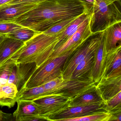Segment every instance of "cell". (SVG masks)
<instances>
[{
	"label": "cell",
	"instance_id": "cell-1",
	"mask_svg": "<svg viewBox=\"0 0 121 121\" xmlns=\"http://www.w3.org/2000/svg\"><path fill=\"white\" fill-rule=\"evenodd\" d=\"M86 13L80 0H47L15 18L13 22L39 32L70 17Z\"/></svg>",
	"mask_w": 121,
	"mask_h": 121
},
{
	"label": "cell",
	"instance_id": "cell-2",
	"mask_svg": "<svg viewBox=\"0 0 121 121\" xmlns=\"http://www.w3.org/2000/svg\"><path fill=\"white\" fill-rule=\"evenodd\" d=\"M58 35L38 33L11 56L17 63H35L40 66L51 56L58 42Z\"/></svg>",
	"mask_w": 121,
	"mask_h": 121
},
{
	"label": "cell",
	"instance_id": "cell-3",
	"mask_svg": "<svg viewBox=\"0 0 121 121\" xmlns=\"http://www.w3.org/2000/svg\"><path fill=\"white\" fill-rule=\"evenodd\" d=\"M87 13L92 14L91 29L93 34L104 31L109 27L121 22L118 5L120 0H80Z\"/></svg>",
	"mask_w": 121,
	"mask_h": 121
},
{
	"label": "cell",
	"instance_id": "cell-4",
	"mask_svg": "<svg viewBox=\"0 0 121 121\" xmlns=\"http://www.w3.org/2000/svg\"><path fill=\"white\" fill-rule=\"evenodd\" d=\"M75 50L69 51L61 56L48 59L36 68L23 87L31 88L42 85L61 76L65 61Z\"/></svg>",
	"mask_w": 121,
	"mask_h": 121
},
{
	"label": "cell",
	"instance_id": "cell-5",
	"mask_svg": "<svg viewBox=\"0 0 121 121\" xmlns=\"http://www.w3.org/2000/svg\"><path fill=\"white\" fill-rule=\"evenodd\" d=\"M88 78L64 80L62 76L52 80L50 87L54 92L73 99L95 85Z\"/></svg>",
	"mask_w": 121,
	"mask_h": 121
},
{
	"label": "cell",
	"instance_id": "cell-6",
	"mask_svg": "<svg viewBox=\"0 0 121 121\" xmlns=\"http://www.w3.org/2000/svg\"><path fill=\"white\" fill-rule=\"evenodd\" d=\"M101 32L95 34L91 36L66 59L62 71L61 76L63 80L70 79L73 72L77 66L84 59L88 54L96 49L100 40Z\"/></svg>",
	"mask_w": 121,
	"mask_h": 121
},
{
	"label": "cell",
	"instance_id": "cell-7",
	"mask_svg": "<svg viewBox=\"0 0 121 121\" xmlns=\"http://www.w3.org/2000/svg\"><path fill=\"white\" fill-rule=\"evenodd\" d=\"M91 17L92 14L90 13L75 34L65 42L56 48L48 59L61 56L69 51L76 50L94 35L91 29Z\"/></svg>",
	"mask_w": 121,
	"mask_h": 121
},
{
	"label": "cell",
	"instance_id": "cell-8",
	"mask_svg": "<svg viewBox=\"0 0 121 121\" xmlns=\"http://www.w3.org/2000/svg\"><path fill=\"white\" fill-rule=\"evenodd\" d=\"M71 100L60 95H49L33 100L38 105L40 115L50 121L53 117L69 107Z\"/></svg>",
	"mask_w": 121,
	"mask_h": 121
},
{
	"label": "cell",
	"instance_id": "cell-9",
	"mask_svg": "<svg viewBox=\"0 0 121 121\" xmlns=\"http://www.w3.org/2000/svg\"><path fill=\"white\" fill-rule=\"evenodd\" d=\"M37 68L35 63L16 64L9 76L8 82L14 84L19 91L24 86Z\"/></svg>",
	"mask_w": 121,
	"mask_h": 121
},
{
	"label": "cell",
	"instance_id": "cell-10",
	"mask_svg": "<svg viewBox=\"0 0 121 121\" xmlns=\"http://www.w3.org/2000/svg\"><path fill=\"white\" fill-rule=\"evenodd\" d=\"M95 88L104 104L121 91V76L114 78H101L96 83Z\"/></svg>",
	"mask_w": 121,
	"mask_h": 121
},
{
	"label": "cell",
	"instance_id": "cell-11",
	"mask_svg": "<svg viewBox=\"0 0 121 121\" xmlns=\"http://www.w3.org/2000/svg\"><path fill=\"white\" fill-rule=\"evenodd\" d=\"M105 104L88 105L69 107L55 115L50 121H63L64 120L82 117L97 111L105 110Z\"/></svg>",
	"mask_w": 121,
	"mask_h": 121
},
{
	"label": "cell",
	"instance_id": "cell-12",
	"mask_svg": "<svg viewBox=\"0 0 121 121\" xmlns=\"http://www.w3.org/2000/svg\"><path fill=\"white\" fill-rule=\"evenodd\" d=\"M120 76H121V44L107 54L101 78H108Z\"/></svg>",
	"mask_w": 121,
	"mask_h": 121
},
{
	"label": "cell",
	"instance_id": "cell-13",
	"mask_svg": "<svg viewBox=\"0 0 121 121\" xmlns=\"http://www.w3.org/2000/svg\"><path fill=\"white\" fill-rule=\"evenodd\" d=\"M107 54L105 52L104 46L103 31L101 32V37L98 46L94 53L92 67L88 78L97 83L102 77L104 66Z\"/></svg>",
	"mask_w": 121,
	"mask_h": 121
},
{
	"label": "cell",
	"instance_id": "cell-14",
	"mask_svg": "<svg viewBox=\"0 0 121 121\" xmlns=\"http://www.w3.org/2000/svg\"><path fill=\"white\" fill-rule=\"evenodd\" d=\"M36 4H19L0 6V22H13L19 16L33 8Z\"/></svg>",
	"mask_w": 121,
	"mask_h": 121
},
{
	"label": "cell",
	"instance_id": "cell-15",
	"mask_svg": "<svg viewBox=\"0 0 121 121\" xmlns=\"http://www.w3.org/2000/svg\"><path fill=\"white\" fill-rule=\"evenodd\" d=\"M121 23L113 25L103 31L104 49L107 54L121 44Z\"/></svg>",
	"mask_w": 121,
	"mask_h": 121
},
{
	"label": "cell",
	"instance_id": "cell-16",
	"mask_svg": "<svg viewBox=\"0 0 121 121\" xmlns=\"http://www.w3.org/2000/svg\"><path fill=\"white\" fill-rule=\"evenodd\" d=\"M96 84L70 101L69 107L105 104L95 88Z\"/></svg>",
	"mask_w": 121,
	"mask_h": 121
},
{
	"label": "cell",
	"instance_id": "cell-17",
	"mask_svg": "<svg viewBox=\"0 0 121 121\" xmlns=\"http://www.w3.org/2000/svg\"><path fill=\"white\" fill-rule=\"evenodd\" d=\"M18 92L14 84L0 81V106L9 108L14 107L17 103Z\"/></svg>",
	"mask_w": 121,
	"mask_h": 121
},
{
	"label": "cell",
	"instance_id": "cell-18",
	"mask_svg": "<svg viewBox=\"0 0 121 121\" xmlns=\"http://www.w3.org/2000/svg\"><path fill=\"white\" fill-rule=\"evenodd\" d=\"M17 107L13 114L15 120L20 121L23 117L33 115H40L38 105L32 100H17Z\"/></svg>",
	"mask_w": 121,
	"mask_h": 121
},
{
	"label": "cell",
	"instance_id": "cell-19",
	"mask_svg": "<svg viewBox=\"0 0 121 121\" xmlns=\"http://www.w3.org/2000/svg\"><path fill=\"white\" fill-rule=\"evenodd\" d=\"M24 44V42L5 36L0 42V63L11 57Z\"/></svg>",
	"mask_w": 121,
	"mask_h": 121
},
{
	"label": "cell",
	"instance_id": "cell-20",
	"mask_svg": "<svg viewBox=\"0 0 121 121\" xmlns=\"http://www.w3.org/2000/svg\"><path fill=\"white\" fill-rule=\"evenodd\" d=\"M57 95L58 94H52L47 91L43 85H41L31 88H22L18 91L17 99V100L33 101L43 97Z\"/></svg>",
	"mask_w": 121,
	"mask_h": 121
},
{
	"label": "cell",
	"instance_id": "cell-21",
	"mask_svg": "<svg viewBox=\"0 0 121 121\" xmlns=\"http://www.w3.org/2000/svg\"><path fill=\"white\" fill-rule=\"evenodd\" d=\"M90 14L84 13L73 21L63 32L57 35L58 42L55 49L65 42L75 34Z\"/></svg>",
	"mask_w": 121,
	"mask_h": 121
},
{
	"label": "cell",
	"instance_id": "cell-22",
	"mask_svg": "<svg viewBox=\"0 0 121 121\" xmlns=\"http://www.w3.org/2000/svg\"><path fill=\"white\" fill-rule=\"evenodd\" d=\"M95 50L88 54L77 66L73 72L70 79L88 78L92 67Z\"/></svg>",
	"mask_w": 121,
	"mask_h": 121
},
{
	"label": "cell",
	"instance_id": "cell-23",
	"mask_svg": "<svg viewBox=\"0 0 121 121\" xmlns=\"http://www.w3.org/2000/svg\"><path fill=\"white\" fill-rule=\"evenodd\" d=\"M111 114L105 110L97 111L82 117L64 120L63 121H108Z\"/></svg>",
	"mask_w": 121,
	"mask_h": 121
},
{
	"label": "cell",
	"instance_id": "cell-24",
	"mask_svg": "<svg viewBox=\"0 0 121 121\" xmlns=\"http://www.w3.org/2000/svg\"><path fill=\"white\" fill-rule=\"evenodd\" d=\"M39 33L41 32H37L29 28L22 27L8 34L6 36L25 43Z\"/></svg>",
	"mask_w": 121,
	"mask_h": 121
},
{
	"label": "cell",
	"instance_id": "cell-25",
	"mask_svg": "<svg viewBox=\"0 0 121 121\" xmlns=\"http://www.w3.org/2000/svg\"><path fill=\"white\" fill-rule=\"evenodd\" d=\"M16 64V60L11 57L0 63V80L8 82L9 76Z\"/></svg>",
	"mask_w": 121,
	"mask_h": 121
},
{
	"label": "cell",
	"instance_id": "cell-26",
	"mask_svg": "<svg viewBox=\"0 0 121 121\" xmlns=\"http://www.w3.org/2000/svg\"><path fill=\"white\" fill-rule=\"evenodd\" d=\"M78 17H70L61 21L43 32L48 35H58L63 32L69 24Z\"/></svg>",
	"mask_w": 121,
	"mask_h": 121
},
{
	"label": "cell",
	"instance_id": "cell-27",
	"mask_svg": "<svg viewBox=\"0 0 121 121\" xmlns=\"http://www.w3.org/2000/svg\"><path fill=\"white\" fill-rule=\"evenodd\" d=\"M104 108L105 111L110 113L121 110V91L108 100Z\"/></svg>",
	"mask_w": 121,
	"mask_h": 121
},
{
	"label": "cell",
	"instance_id": "cell-28",
	"mask_svg": "<svg viewBox=\"0 0 121 121\" xmlns=\"http://www.w3.org/2000/svg\"><path fill=\"white\" fill-rule=\"evenodd\" d=\"M24 27L13 22H0V35H5Z\"/></svg>",
	"mask_w": 121,
	"mask_h": 121
},
{
	"label": "cell",
	"instance_id": "cell-29",
	"mask_svg": "<svg viewBox=\"0 0 121 121\" xmlns=\"http://www.w3.org/2000/svg\"><path fill=\"white\" fill-rule=\"evenodd\" d=\"M47 0H13L8 3V4H37Z\"/></svg>",
	"mask_w": 121,
	"mask_h": 121
},
{
	"label": "cell",
	"instance_id": "cell-30",
	"mask_svg": "<svg viewBox=\"0 0 121 121\" xmlns=\"http://www.w3.org/2000/svg\"><path fill=\"white\" fill-rule=\"evenodd\" d=\"M111 117L109 121H121V110L111 112Z\"/></svg>",
	"mask_w": 121,
	"mask_h": 121
},
{
	"label": "cell",
	"instance_id": "cell-31",
	"mask_svg": "<svg viewBox=\"0 0 121 121\" xmlns=\"http://www.w3.org/2000/svg\"><path fill=\"white\" fill-rule=\"evenodd\" d=\"M10 114H6L0 110V121H3L8 119L10 116Z\"/></svg>",
	"mask_w": 121,
	"mask_h": 121
},
{
	"label": "cell",
	"instance_id": "cell-32",
	"mask_svg": "<svg viewBox=\"0 0 121 121\" xmlns=\"http://www.w3.org/2000/svg\"><path fill=\"white\" fill-rule=\"evenodd\" d=\"M13 0H0V6L2 5L7 3Z\"/></svg>",
	"mask_w": 121,
	"mask_h": 121
},
{
	"label": "cell",
	"instance_id": "cell-33",
	"mask_svg": "<svg viewBox=\"0 0 121 121\" xmlns=\"http://www.w3.org/2000/svg\"><path fill=\"white\" fill-rule=\"evenodd\" d=\"M5 36V35H0V42L3 40Z\"/></svg>",
	"mask_w": 121,
	"mask_h": 121
}]
</instances>
